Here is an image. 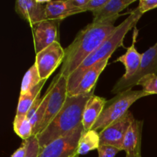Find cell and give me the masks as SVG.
<instances>
[{"instance_id": "6da1fadb", "label": "cell", "mask_w": 157, "mask_h": 157, "mask_svg": "<svg viewBox=\"0 0 157 157\" xmlns=\"http://www.w3.org/2000/svg\"><path fill=\"white\" fill-rule=\"evenodd\" d=\"M116 27L108 24L91 22L81 29L71 44L64 49L65 57L58 74L68 78L83 61L107 39Z\"/></svg>"}, {"instance_id": "7a4b0ae2", "label": "cell", "mask_w": 157, "mask_h": 157, "mask_svg": "<svg viewBox=\"0 0 157 157\" xmlns=\"http://www.w3.org/2000/svg\"><path fill=\"white\" fill-rule=\"evenodd\" d=\"M94 92L87 94L67 96L65 104L57 116L42 132L37 135L40 148L66 136L82 124L83 113Z\"/></svg>"}, {"instance_id": "3957f363", "label": "cell", "mask_w": 157, "mask_h": 157, "mask_svg": "<svg viewBox=\"0 0 157 157\" xmlns=\"http://www.w3.org/2000/svg\"><path fill=\"white\" fill-rule=\"evenodd\" d=\"M142 15L143 14L140 12L138 8L133 9L129 16L117 26L115 30L107 37V39L69 76L67 78V95H70L75 90L82 75L87 69L100 61L110 59L113 52L123 45V41L127 32L133 28L136 27V24Z\"/></svg>"}, {"instance_id": "277c9868", "label": "cell", "mask_w": 157, "mask_h": 157, "mask_svg": "<svg viewBox=\"0 0 157 157\" xmlns=\"http://www.w3.org/2000/svg\"><path fill=\"white\" fill-rule=\"evenodd\" d=\"M143 90H127L117 94L114 98L107 101L104 110L95 123L92 130L98 131L107 128L108 126L116 122L129 112V108L137 100L149 96Z\"/></svg>"}, {"instance_id": "5b68a950", "label": "cell", "mask_w": 157, "mask_h": 157, "mask_svg": "<svg viewBox=\"0 0 157 157\" xmlns=\"http://www.w3.org/2000/svg\"><path fill=\"white\" fill-rule=\"evenodd\" d=\"M51 86L49 100L48 103L45 114L39 128V134L42 132L52 120L57 116L62 109L67 98V78L62 75H58L55 77Z\"/></svg>"}, {"instance_id": "8992f818", "label": "cell", "mask_w": 157, "mask_h": 157, "mask_svg": "<svg viewBox=\"0 0 157 157\" xmlns=\"http://www.w3.org/2000/svg\"><path fill=\"white\" fill-rule=\"evenodd\" d=\"M83 133L84 127L81 124L71 133L40 149L38 157H74L77 155L78 143Z\"/></svg>"}, {"instance_id": "52a82bcc", "label": "cell", "mask_w": 157, "mask_h": 157, "mask_svg": "<svg viewBox=\"0 0 157 157\" xmlns=\"http://www.w3.org/2000/svg\"><path fill=\"white\" fill-rule=\"evenodd\" d=\"M150 74L157 75V42L153 46L143 53L141 64L138 71L132 78L127 80H121L120 78L112 89L113 94L124 92L127 90H131L143 77Z\"/></svg>"}, {"instance_id": "ba28073f", "label": "cell", "mask_w": 157, "mask_h": 157, "mask_svg": "<svg viewBox=\"0 0 157 157\" xmlns=\"http://www.w3.org/2000/svg\"><path fill=\"white\" fill-rule=\"evenodd\" d=\"M65 57V50L59 42H55L36 54L35 64L39 72L40 78L47 80L53 72L63 63Z\"/></svg>"}, {"instance_id": "9c48e42d", "label": "cell", "mask_w": 157, "mask_h": 157, "mask_svg": "<svg viewBox=\"0 0 157 157\" xmlns=\"http://www.w3.org/2000/svg\"><path fill=\"white\" fill-rule=\"evenodd\" d=\"M134 121V117L131 112L129 111L125 116L100 131V146H112L119 149L121 151L123 150L126 133Z\"/></svg>"}, {"instance_id": "30bf717a", "label": "cell", "mask_w": 157, "mask_h": 157, "mask_svg": "<svg viewBox=\"0 0 157 157\" xmlns=\"http://www.w3.org/2000/svg\"><path fill=\"white\" fill-rule=\"evenodd\" d=\"M58 20H45L32 28L35 53L38 54L55 42H59Z\"/></svg>"}, {"instance_id": "8fae6325", "label": "cell", "mask_w": 157, "mask_h": 157, "mask_svg": "<svg viewBox=\"0 0 157 157\" xmlns=\"http://www.w3.org/2000/svg\"><path fill=\"white\" fill-rule=\"evenodd\" d=\"M48 2L49 0H17L15 6V12L22 19L27 21L33 27L41 21L48 20L46 5Z\"/></svg>"}, {"instance_id": "7c38bea8", "label": "cell", "mask_w": 157, "mask_h": 157, "mask_svg": "<svg viewBox=\"0 0 157 157\" xmlns=\"http://www.w3.org/2000/svg\"><path fill=\"white\" fill-rule=\"evenodd\" d=\"M136 0H108L107 4L97 12H93L94 23L113 25L121 16L120 12L128 7Z\"/></svg>"}, {"instance_id": "4fadbf2b", "label": "cell", "mask_w": 157, "mask_h": 157, "mask_svg": "<svg viewBox=\"0 0 157 157\" xmlns=\"http://www.w3.org/2000/svg\"><path fill=\"white\" fill-rule=\"evenodd\" d=\"M108 61L109 59L104 60L87 69L82 75L75 90L68 96L87 94L94 91L97 81L103 71L107 67Z\"/></svg>"}, {"instance_id": "5bb4252c", "label": "cell", "mask_w": 157, "mask_h": 157, "mask_svg": "<svg viewBox=\"0 0 157 157\" xmlns=\"http://www.w3.org/2000/svg\"><path fill=\"white\" fill-rule=\"evenodd\" d=\"M144 121L135 119L129 127L123 144V150L126 152V157H142V131Z\"/></svg>"}, {"instance_id": "9a60e30c", "label": "cell", "mask_w": 157, "mask_h": 157, "mask_svg": "<svg viewBox=\"0 0 157 157\" xmlns=\"http://www.w3.org/2000/svg\"><path fill=\"white\" fill-rule=\"evenodd\" d=\"M137 34L138 30L136 27H135V30L133 35V42H132L131 46L127 48L125 54L121 55L116 60L117 62L122 63L125 67L126 72L121 78V80H127L132 78L138 71L141 64L143 54L139 53L135 46Z\"/></svg>"}, {"instance_id": "2e32d148", "label": "cell", "mask_w": 157, "mask_h": 157, "mask_svg": "<svg viewBox=\"0 0 157 157\" xmlns=\"http://www.w3.org/2000/svg\"><path fill=\"white\" fill-rule=\"evenodd\" d=\"M107 100L94 94L87 101L83 113L82 125L84 133L92 130L107 104Z\"/></svg>"}, {"instance_id": "e0dca14e", "label": "cell", "mask_w": 157, "mask_h": 157, "mask_svg": "<svg viewBox=\"0 0 157 157\" xmlns=\"http://www.w3.org/2000/svg\"><path fill=\"white\" fill-rule=\"evenodd\" d=\"M81 13V11L74 9L67 0L52 1L49 0L46 5V16L48 20H61L75 14Z\"/></svg>"}, {"instance_id": "ac0fdd59", "label": "cell", "mask_w": 157, "mask_h": 157, "mask_svg": "<svg viewBox=\"0 0 157 157\" xmlns=\"http://www.w3.org/2000/svg\"><path fill=\"white\" fill-rule=\"evenodd\" d=\"M47 80H42L38 85L35 86L29 91L25 94H20L19 99H18V106H17L16 115L18 116H27L28 112L29 111L30 108L37 98L40 96L41 88L45 84Z\"/></svg>"}, {"instance_id": "d6986e66", "label": "cell", "mask_w": 157, "mask_h": 157, "mask_svg": "<svg viewBox=\"0 0 157 157\" xmlns=\"http://www.w3.org/2000/svg\"><path fill=\"white\" fill-rule=\"evenodd\" d=\"M100 147V134L97 130H90L84 132L78 143L77 155H84Z\"/></svg>"}, {"instance_id": "ffe728a7", "label": "cell", "mask_w": 157, "mask_h": 157, "mask_svg": "<svg viewBox=\"0 0 157 157\" xmlns=\"http://www.w3.org/2000/svg\"><path fill=\"white\" fill-rule=\"evenodd\" d=\"M14 131L21 139L26 140L33 136V128L27 116L15 115L13 122Z\"/></svg>"}, {"instance_id": "44dd1931", "label": "cell", "mask_w": 157, "mask_h": 157, "mask_svg": "<svg viewBox=\"0 0 157 157\" xmlns=\"http://www.w3.org/2000/svg\"><path fill=\"white\" fill-rule=\"evenodd\" d=\"M41 81L36 64L34 63L23 77L20 94H25Z\"/></svg>"}, {"instance_id": "7402d4cb", "label": "cell", "mask_w": 157, "mask_h": 157, "mask_svg": "<svg viewBox=\"0 0 157 157\" xmlns=\"http://www.w3.org/2000/svg\"><path fill=\"white\" fill-rule=\"evenodd\" d=\"M51 91V86L48 88L46 90V93L42 98V101H41V104L39 105L38 108L34 113L32 117L30 119L31 124L32 125V128H33V136H37L39 133V128L41 126L42 120L44 118V114H45L46 109H47L48 103L49 100V94Z\"/></svg>"}, {"instance_id": "603a6c76", "label": "cell", "mask_w": 157, "mask_h": 157, "mask_svg": "<svg viewBox=\"0 0 157 157\" xmlns=\"http://www.w3.org/2000/svg\"><path fill=\"white\" fill-rule=\"evenodd\" d=\"M137 85L142 87V90L148 94H157V75L150 74L143 77Z\"/></svg>"}, {"instance_id": "cb8c5ba5", "label": "cell", "mask_w": 157, "mask_h": 157, "mask_svg": "<svg viewBox=\"0 0 157 157\" xmlns=\"http://www.w3.org/2000/svg\"><path fill=\"white\" fill-rule=\"evenodd\" d=\"M27 146L25 157H38L40 152V146L36 136H32L29 139L24 140Z\"/></svg>"}, {"instance_id": "d4e9b609", "label": "cell", "mask_w": 157, "mask_h": 157, "mask_svg": "<svg viewBox=\"0 0 157 157\" xmlns=\"http://www.w3.org/2000/svg\"><path fill=\"white\" fill-rule=\"evenodd\" d=\"M121 150L112 146L101 145L98 149V157H115Z\"/></svg>"}, {"instance_id": "484cf974", "label": "cell", "mask_w": 157, "mask_h": 157, "mask_svg": "<svg viewBox=\"0 0 157 157\" xmlns=\"http://www.w3.org/2000/svg\"><path fill=\"white\" fill-rule=\"evenodd\" d=\"M107 2L108 0H88L87 4L83 8V10H84V12L90 11L93 13L102 9L107 4Z\"/></svg>"}, {"instance_id": "4316f807", "label": "cell", "mask_w": 157, "mask_h": 157, "mask_svg": "<svg viewBox=\"0 0 157 157\" xmlns=\"http://www.w3.org/2000/svg\"><path fill=\"white\" fill-rule=\"evenodd\" d=\"M137 8L141 13L144 14L157 8V0H140Z\"/></svg>"}, {"instance_id": "83f0119b", "label": "cell", "mask_w": 157, "mask_h": 157, "mask_svg": "<svg viewBox=\"0 0 157 157\" xmlns=\"http://www.w3.org/2000/svg\"><path fill=\"white\" fill-rule=\"evenodd\" d=\"M41 101H42V98H40V96L38 97V98L36 99V101H35V103L33 104V105L32 106V107L30 108V110H29V111L27 113V117L29 118V120L31 119V118L32 117V116L34 115V113H35V111L37 110V109L38 108V107H39V105L41 104Z\"/></svg>"}, {"instance_id": "f1b7e54d", "label": "cell", "mask_w": 157, "mask_h": 157, "mask_svg": "<svg viewBox=\"0 0 157 157\" xmlns=\"http://www.w3.org/2000/svg\"><path fill=\"white\" fill-rule=\"evenodd\" d=\"M26 152H27V146H26L25 142L24 141L21 147L14 152V153L11 157H25Z\"/></svg>"}, {"instance_id": "f546056e", "label": "cell", "mask_w": 157, "mask_h": 157, "mask_svg": "<svg viewBox=\"0 0 157 157\" xmlns=\"http://www.w3.org/2000/svg\"><path fill=\"white\" fill-rule=\"evenodd\" d=\"M74 157H80V156H79V155H75V156Z\"/></svg>"}]
</instances>
